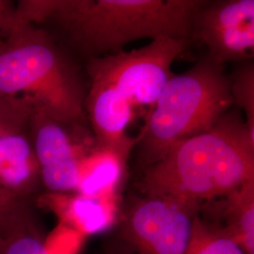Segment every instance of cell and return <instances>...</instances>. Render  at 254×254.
Segmentation results:
<instances>
[{"label":"cell","instance_id":"obj_5","mask_svg":"<svg viewBox=\"0 0 254 254\" xmlns=\"http://www.w3.org/2000/svg\"><path fill=\"white\" fill-rule=\"evenodd\" d=\"M199 209L139 194L119 208L103 254H184Z\"/></svg>","mask_w":254,"mask_h":254},{"label":"cell","instance_id":"obj_8","mask_svg":"<svg viewBox=\"0 0 254 254\" xmlns=\"http://www.w3.org/2000/svg\"><path fill=\"white\" fill-rule=\"evenodd\" d=\"M65 127L38 110L29 122L41 181L49 193L75 192L81 160L91 150L75 142Z\"/></svg>","mask_w":254,"mask_h":254},{"label":"cell","instance_id":"obj_19","mask_svg":"<svg viewBox=\"0 0 254 254\" xmlns=\"http://www.w3.org/2000/svg\"><path fill=\"white\" fill-rule=\"evenodd\" d=\"M15 7L12 1L0 0V45L5 42L17 25Z\"/></svg>","mask_w":254,"mask_h":254},{"label":"cell","instance_id":"obj_11","mask_svg":"<svg viewBox=\"0 0 254 254\" xmlns=\"http://www.w3.org/2000/svg\"><path fill=\"white\" fill-rule=\"evenodd\" d=\"M40 200L66 223L94 234L110 229L118 215V196L88 197L77 193H49Z\"/></svg>","mask_w":254,"mask_h":254},{"label":"cell","instance_id":"obj_3","mask_svg":"<svg viewBox=\"0 0 254 254\" xmlns=\"http://www.w3.org/2000/svg\"><path fill=\"white\" fill-rule=\"evenodd\" d=\"M0 94L27 99L66 126H83L86 94L73 64L43 28L17 24L0 45Z\"/></svg>","mask_w":254,"mask_h":254},{"label":"cell","instance_id":"obj_6","mask_svg":"<svg viewBox=\"0 0 254 254\" xmlns=\"http://www.w3.org/2000/svg\"><path fill=\"white\" fill-rule=\"evenodd\" d=\"M188 42L160 37L139 49L91 58L88 73L91 80L113 86L133 106L154 107L173 76V62L184 52Z\"/></svg>","mask_w":254,"mask_h":254},{"label":"cell","instance_id":"obj_13","mask_svg":"<svg viewBox=\"0 0 254 254\" xmlns=\"http://www.w3.org/2000/svg\"><path fill=\"white\" fill-rule=\"evenodd\" d=\"M128 157L114 149L97 145L92 148L81 160L74 193L96 198L118 196Z\"/></svg>","mask_w":254,"mask_h":254},{"label":"cell","instance_id":"obj_4","mask_svg":"<svg viewBox=\"0 0 254 254\" xmlns=\"http://www.w3.org/2000/svg\"><path fill=\"white\" fill-rule=\"evenodd\" d=\"M233 105L230 79L221 65L208 59L173 75L139 135L145 167L162 159L177 142L213 128Z\"/></svg>","mask_w":254,"mask_h":254},{"label":"cell","instance_id":"obj_12","mask_svg":"<svg viewBox=\"0 0 254 254\" xmlns=\"http://www.w3.org/2000/svg\"><path fill=\"white\" fill-rule=\"evenodd\" d=\"M40 181V166L26 133L0 138V185L29 199Z\"/></svg>","mask_w":254,"mask_h":254},{"label":"cell","instance_id":"obj_9","mask_svg":"<svg viewBox=\"0 0 254 254\" xmlns=\"http://www.w3.org/2000/svg\"><path fill=\"white\" fill-rule=\"evenodd\" d=\"M133 105L113 86L91 80L85 98V110L91 122L96 145L110 148L130 155L140 136L127 133L133 118Z\"/></svg>","mask_w":254,"mask_h":254},{"label":"cell","instance_id":"obj_15","mask_svg":"<svg viewBox=\"0 0 254 254\" xmlns=\"http://www.w3.org/2000/svg\"><path fill=\"white\" fill-rule=\"evenodd\" d=\"M0 254H50L35 217L0 240Z\"/></svg>","mask_w":254,"mask_h":254},{"label":"cell","instance_id":"obj_18","mask_svg":"<svg viewBox=\"0 0 254 254\" xmlns=\"http://www.w3.org/2000/svg\"><path fill=\"white\" fill-rule=\"evenodd\" d=\"M33 217L29 199L21 197L0 185V240Z\"/></svg>","mask_w":254,"mask_h":254},{"label":"cell","instance_id":"obj_2","mask_svg":"<svg viewBox=\"0 0 254 254\" xmlns=\"http://www.w3.org/2000/svg\"><path fill=\"white\" fill-rule=\"evenodd\" d=\"M254 179V137L236 113H226L208 131L177 142L147 166L139 194L162 196L200 210Z\"/></svg>","mask_w":254,"mask_h":254},{"label":"cell","instance_id":"obj_7","mask_svg":"<svg viewBox=\"0 0 254 254\" xmlns=\"http://www.w3.org/2000/svg\"><path fill=\"white\" fill-rule=\"evenodd\" d=\"M191 36L207 46L213 64L250 60L254 51V0L205 1L193 19Z\"/></svg>","mask_w":254,"mask_h":254},{"label":"cell","instance_id":"obj_17","mask_svg":"<svg viewBox=\"0 0 254 254\" xmlns=\"http://www.w3.org/2000/svg\"><path fill=\"white\" fill-rule=\"evenodd\" d=\"M230 91L233 104L245 113V125L254 137V65L248 63L241 66L233 79H230Z\"/></svg>","mask_w":254,"mask_h":254},{"label":"cell","instance_id":"obj_1","mask_svg":"<svg viewBox=\"0 0 254 254\" xmlns=\"http://www.w3.org/2000/svg\"><path fill=\"white\" fill-rule=\"evenodd\" d=\"M198 0H23L21 24L54 23L74 47L95 58L118 53L138 39L190 38Z\"/></svg>","mask_w":254,"mask_h":254},{"label":"cell","instance_id":"obj_16","mask_svg":"<svg viewBox=\"0 0 254 254\" xmlns=\"http://www.w3.org/2000/svg\"><path fill=\"white\" fill-rule=\"evenodd\" d=\"M33 112L27 99L0 94V138L25 134Z\"/></svg>","mask_w":254,"mask_h":254},{"label":"cell","instance_id":"obj_10","mask_svg":"<svg viewBox=\"0 0 254 254\" xmlns=\"http://www.w3.org/2000/svg\"><path fill=\"white\" fill-rule=\"evenodd\" d=\"M198 214L254 254V179L227 196L203 204Z\"/></svg>","mask_w":254,"mask_h":254},{"label":"cell","instance_id":"obj_14","mask_svg":"<svg viewBox=\"0 0 254 254\" xmlns=\"http://www.w3.org/2000/svg\"><path fill=\"white\" fill-rule=\"evenodd\" d=\"M184 254H245L240 246L199 214L193 221L190 241Z\"/></svg>","mask_w":254,"mask_h":254}]
</instances>
